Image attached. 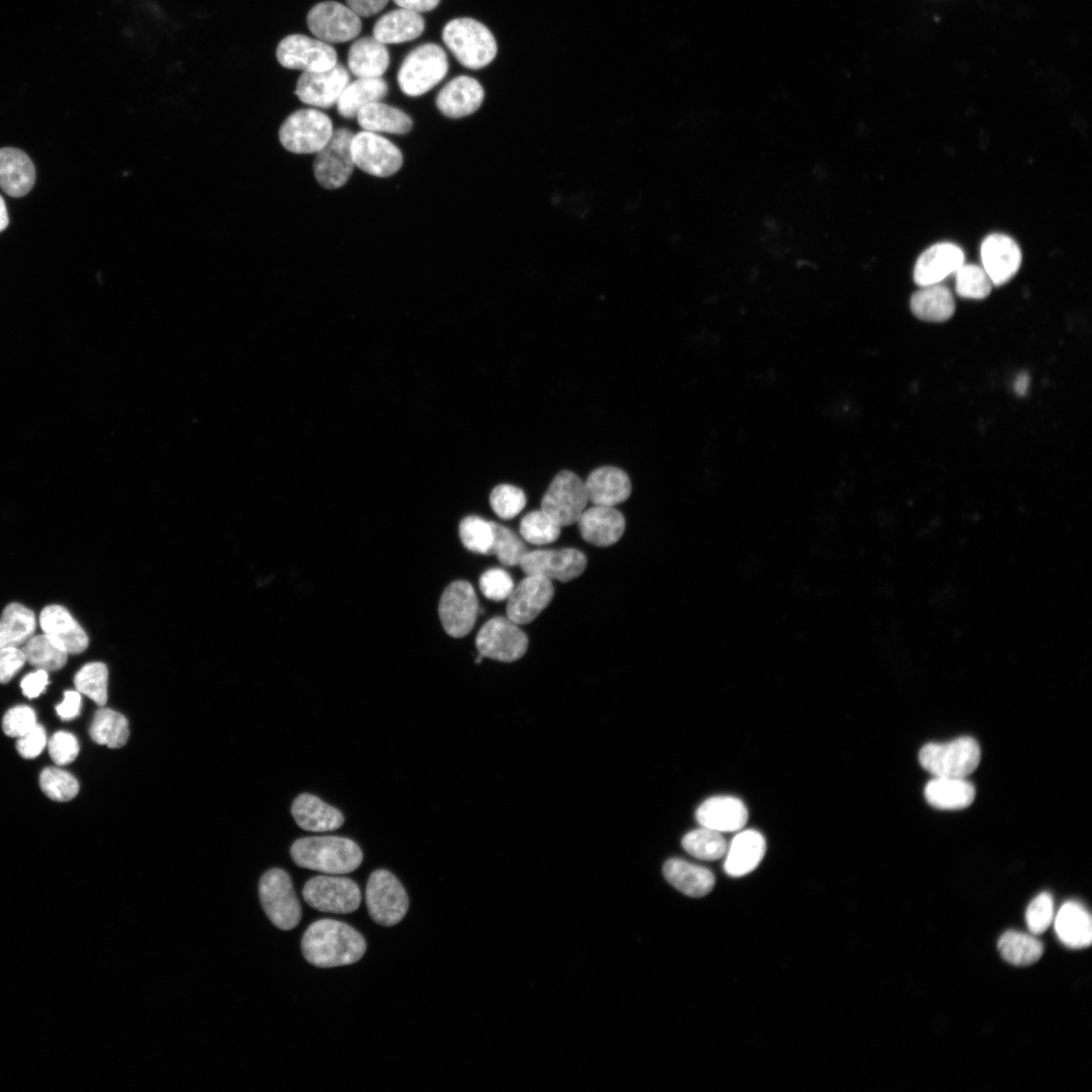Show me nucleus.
Returning a JSON list of instances; mask_svg holds the SVG:
<instances>
[{"instance_id":"412c9836","label":"nucleus","mask_w":1092,"mask_h":1092,"mask_svg":"<svg viewBox=\"0 0 1092 1092\" xmlns=\"http://www.w3.org/2000/svg\"><path fill=\"white\" fill-rule=\"evenodd\" d=\"M965 263L964 251L952 243H937L926 249L914 265L913 279L920 287L940 283Z\"/></svg>"},{"instance_id":"de8ad7c7","label":"nucleus","mask_w":1092,"mask_h":1092,"mask_svg":"<svg viewBox=\"0 0 1092 1092\" xmlns=\"http://www.w3.org/2000/svg\"><path fill=\"white\" fill-rule=\"evenodd\" d=\"M39 786L47 797L58 802L70 801L79 792L75 777L59 767L44 768L39 776Z\"/></svg>"},{"instance_id":"0e129e2a","label":"nucleus","mask_w":1092,"mask_h":1092,"mask_svg":"<svg viewBox=\"0 0 1092 1092\" xmlns=\"http://www.w3.org/2000/svg\"><path fill=\"white\" fill-rule=\"evenodd\" d=\"M9 216L4 198L0 195V233L7 229Z\"/></svg>"},{"instance_id":"8fccbe9b","label":"nucleus","mask_w":1092,"mask_h":1092,"mask_svg":"<svg viewBox=\"0 0 1092 1092\" xmlns=\"http://www.w3.org/2000/svg\"><path fill=\"white\" fill-rule=\"evenodd\" d=\"M489 503L499 518L509 520L524 510L527 498L521 488L512 484H499L492 489Z\"/></svg>"},{"instance_id":"6e6552de","label":"nucleus","mask_w":1092,"mask_h":1092,"mask_svg":"<svg viewBox=\"0 0 1092 1092\" xmlns=\"http://www.w3.org/2000/svg\"><path fill=\"white\" fill-rule=\"evenodd\" d=\"M365 899L370 917L382 926L397 924L408 909V897L403 886L393 874L383 869L370 875Z\"/></svg>"},{"instance_id":"1a4fd4ad","label":"nucleus","mask_w":1092,"mask_h":1092,"mask_svg":"<svg viewBox=\"0 0 1092 1092\" xmlns=\"http://www.w3.org/2000/svg\"><path fill=\"white\" fill-rule=\"evenodd\" d=\"M588 503L584 481L572 471H559L541 500L546 512L560 527L577 523Z\"/></svg>"},{"instance_id":"4c0bfd02","label":"nucleus","mask_w":1092,"mask_h":1092,"mask_svg":"<svg viewBox=\"0 0 1092 1092\" xmlns=\"http://www.w3.org/2000/svg\"><path fill=\"white\" fill-rule=\"evenodd\" d=\"M35 627V616L31 610L18 603L9 604L0 619V649L23 645L32 636Z\"/></svg>"},{"instance_id":"6e6d98bb","label":"nucleus","mask_w":1092,"mask_h":1092,"mask_svg":"<svg viewBox=\"0 0 1092 1092\" xmlns=\"http://www.w3.org/2000/svg\"><path fill=\"white\" fill-rule=\"evenodd\" d=\"M48 744L44 728L36 724L30 731L18 738L16 748L18 753L27 759L38 756Z\"/></svg>"},{"instance_id":"a211bd4d","label":"nucleus","mask_w":1092,"mask_h":1092,"mask_svg":"<svg viewBox=\"0 0 1092 1092\" xmlns=\"http://www.w3.org/2000/svg\"><path fill=\"white\" fill-rule=\"evenodd\" d=\"M586 564L587 560L582 552L574 548H564L528 551L520 566L528 575H540L550 580L566 582L579 576Z\"/></svg>"},{"instance_id":"c03bdc74","label":"nucleus","mask_w":1092,"mask_h":1092,"mask_svg":"<svg viewBox=\"0 0 1092 1092\" xmlns=\"http://www.w3.org/2000/svg\"><path fill=\"white\" fill-rule=\"evenodd\" d=\"M108 670L102 662H89L74 677L76 690L103 706L107 701Z\"/></svg>"},{"instance_id":"4be33fe9","label":"nucleus","mask_w":1092,"mask_h":1092,"mask_svg":"<svg viewBox=\"0 0 1092 1092\" xmlns=\"http://www.w3.org/2000/svg\"><path fill=\"white\" fill-rule=\"evenodd\" d=\"M483 99L482 85L470 76L461 75L442 87L436 97V106L449 118H461L474 113Z\"/></svg>"},{"instance_id":"a18cd8bd","label":"nucleus","mask_w":1092,"mask_h":1092,"mask_svg":"<svg viewBox=\"0 0 1092 1092\" xmlns=\"http://www.w3.org/2000/svg\"><path fill=\"white\" fill-rule=\"evenodd\" d=\"M561 527L543 510L528 513L520 523V534L531 544L543 545L557 540Z\"/></svg>"},{"instance_id":"49530a36","label":"nucleus","mask_w":1092,"mask_h":1092,"mask_svg":"<svg viewBox=\"0 0 1092 1092\" xmlns=\"http://www.w3.org/2000/svg\"><path fill=\"white\" fill-rule=\"evenodd\" d=\"M954 275L956 291L959 296L983 299L990 294L993 284L983 267L964 263Z\"/></svg>"},{"instance_id":"3c124183","label":"nucleus","mask_w":1092,"mask_h":1092,"mask_svg":"<svg viewBox=\"0 0 1092 1092\" xmlns=\"http://www.w3.org/2000/svg\"><path fill=\"white\" fill-rule=\"evenodd\" d=\"M1054 918V901L1048 892L1037 895L1028 905L1025 919L1028 929L1033 934L1044 932Z\"/></svg>"},{"instance_id":"f3484780","label":"nucleus","mask_w":1092,"mask_h":1092,"mask_svg":"<svg viewBox=\"0 0 1092 1092\" xmlns=\"http://www.w3.org/2000/svg\"><path fill=\"white\" fill-rule=\"evenodd\" d=\"M349 82L348 69L337 62L328 70L302 72L296 82L294 93L306 105L313 108H330L337 104Z\"/></svg>"},{"instance_id":"bb28decb","label":"nucleus","mask_w":1092,"mask_h":1092,"mask_svg":"<svg viewBox=\"0 0 1092 1092\" xmlns=\"http://www.w3.org/2000/svg\"><path fill=\"white\" fill-rule=\"evenodd\" d=\"M39 624L43 633L60 643L68 653H81L88 646L86 632L65 607H44L39 615Z\"/></svg>"},{"instance_id":"f704fd0d","label":"nucleus","mask_w":1092,"mask_h":1092,"mask_svg":"<svg viewBox=\"0 0 1092 1092\" xmlns=\"http://www.w3.org/2000/svg\"><path fill=\"white\" fill-rule=\"evenodd\" d=\"M356 118L363 130L379 134H405L413 127V120L407 113L381 101L363 107Z\"/></svg>"},{"instance_id":"5fc2aeb1","label":"nucleus","mask_w":1092,"mask_h":1092,"mask_svg":"<svg viewBox=\"0 0 1092 1092\" xmlns=\"http://www.w3.org/2000/svg\"><path fill=\"white\" fill-rule=\"evenodd\" d=\"M51 758L58 765L71 763L79 753L77 738L66 731H58L48 741Z\"/></svg>"},{"instance_id":"72a5a7b5","label":"nucleus","mask_w":1092,"mask_h":1092,"mask_svg":"<svg viewBox=\"0 0 1092 1092\" xmlns=\"http://www.w3.org/2000/svg\"><path fill=\"white\" fill-rule=\"evenodd\" d=\"M974 786L963 778L934 777L924 788V797L933 807L943 810L963 809L975 799Z\"/></svg>"},{"instance_id":"cd10ccee","label":"nucleus","mask_w":1092,"mask_h":1092,"mask_svg":"<svg viewBox=\"0 0 1092 1092\" xmlns=\"http://www.w3.org/2000/svg\"><path fill=\"white\" fill-rule=\"evenodd\" d=\"M765 849L766 842L759 831L746 829L738 832L725 853V873L733 878L749 874L759 864Z\"/></svg>"},{"instance_id":"e433bc0d","label":"nucleus","mask_w":1092,"mask_h":1092,"mask_svg":"<svg viewBox=\"0 0 1092 1092\" xmlns=\"http://www.w3.org/2000/svg\"><path fill=\"white\" fill-rule=\"evenodd\" d=\"M914 315L926 322H944L954 312L956 303L950 290L942 284L922 286L911 297Z\"/></svg>"},{"instance_id":"20e7f679","label":"nucleus","mask_w":1092,"mask_h":1092,"mask_svg":"<svg viewBox=\"0 0 1092 1092\" xmlns=\"http://www.w3.org/2000/svg\"><path fill=\"white\" fill-rule=\"evenodd\" d=\"M448 70L449 62L444 49L437 43L426 42L404 57L397 72V84L405 95L418 97L437 86Z\"/></svg>"},{"instance_id":"052dcab7","label":"nucleus","mask_w":1092,"mask_h":1092,"mask_svg":"<svg viewBox=\"0 0 1092 1092\" xmlns=\"http://www.w3.org/2000/svg\"><path fill=\"white\" fill-rule=\"evenodd\" d=\"M347 6H349L360 17H370L379 13L388 3L389 0H345Z\"/></svg>"},{"instance_id":"7ed1b4c3","label":"nucleus","mask_w":1092,"mask_h":1092,"mask_svg":"<svg viewBox=\"0 0 1092 1092\" xmlns=\"http://www.w3.org/2000/svg\"><path fill=\"white\" fill-rule=\"evenodd\" d=\"M442 39L455 59L472 70L490 64L497 53L491 31L471 17H457L448 21L443 27Z\"/></svg>"},{"instance_id":"9d476101","label":"nucleus","mask_w":1092,"mask_h":1092,"mask_svg":"<svg viewBox=\"0 0 1092 1092\" xmlns=\"http://www.w3.org/2000/svg\"><path fill=\"white\" fill-rule=\"evenodd\" d=\"M304 901L321 912L348 914L356 911L361 903V891L349 878L316 876L308 880L303 889Z\"/></svg>"},{"instance_id":"a878e982","label":"nucleus","mask_w":1092,"mask_h":1092,"mask_svg":"<svg viewBox=\"0 0 1092 1092\" xmlns=\"http://www.w3.org/2000/svg\"><path fill=\"white\" fill-rule=\"evenodd\" d=\"M35 167L29 156L18 148H0V187L9 196H25L33 188Z\"/></svg>"},{"instance_id":"ea45409f","label":"nucleus","mask_w":1092,"mask_h":1092,"mask_svg":"<svg viewBox=\"0 0 1092 1092\" xmlns=\"http://www.w3.org/2000/svg\"><path fill=\"white\" fill-rule=\"evenodd\" d=\"M26 662L36 669L54 671L61 669L67 662V650L47 634L31 636L21 648Z\"/></svg>"},{"instance_id":"dca6fc26","label":"nucleus","mask_w":1092,"mask_h":1092,"mask_svg":"<svg viewBox=\"0 0 1092 1092\" xmlns=\"http://www.w3.org/2000/svg\"><path fill=\"white\" fill-rule=\"evenodd\" d=\"M478 608L471 583L465 580L451 582L443 592L438 608L445 632L454 638L466 636L474 627Z\"/></svg>"},{"instance_id":"aec40b11","label":"nucleus","mask_w":1092,"mask_h":1092,"mask_svg":"<svg viewBox=\"0 0 1092 1092\" xmlns=\"http://www.w3.org/2000/svg\"><path fill=\"white\" fill-rule=\"evenodd\" d=\"M983 268L995 286L1007 283L1019 270L1022 255L1018 244L1009 236L991 234L981 245Z\"/></svg>"},{"instance_id":"09e8293b","label":"nucleus","mask_w":1092,"mask_h":1092,"mask_svg":"<svg viewBox=\"0 0 1092 1092\" xmlns=\"http://www.w3.org/2000/svg\"><path fill=\"white\" fill-rule=\"evenodd\" d=\"M493 527L494 539L491 554H494L498 561L506 566L520 565L523 557L528 552L522 539L505 526L493 523Z\"/></svg>"},{"instance_id":"f8f14e48","label":"nucleus","mask_w":1092,"mask_h":1092,"mask_svg":"<svg viewBox=\"0 0 1092 1092\" xmlns=\"http://www.w3.org/2000/svg\"><path fill=\"white\" fill-rule=\"evenodd\" d=\"M306 23L316 38L330 44L352 40L362 29L360 16L349 6L333 0L312 6Z\"/></svg>"},{"instance_id":"7c9ffc66","label":"nucleus","mask_w":1092,"mask_h":1092,"mask_svg":"<svg viewBox=\"0 0 1092 1092\" xmlns=\"http://www.w3.org/2000/svg\"><path fill=\"white\" fill-rule=\"evenodd\" d=\"M390 63L386 44L373 36L356 39L348 51L347 64L350 73L357 78H379Z\"/></svg>"},{"instance_id":"b1692460","label":"nucleus","mask_w":1092,"mask_h":1092,"mask_svg":"<svg viewBox=\"0 0 1092 1092\" xmlns=\"http://www.w3.org/2000/svg\"><path fill=\"white\" fill-rule=\"evenodd\" d=\"M576 524L581 537L600 547L615 544L625 531V518L614 507L593 506L582 512Z\"/></svg>"},{"instance_id":"423d86ee","label":"nucleus","mask_w":1092,"mask_h":1092,"mask_svg":"<svg viewBox=\"0 0 1092 1092\" xmlns=\"http://www.w3.org/2000/svg\"><path fill=\"white\" fill-rule=\"evenodd\" d=\"M329 115L316 108H302L290 113L278 131L282 147L293 154H316L334 132Z\"/></svg>"},{"instance_id":"864d4df0","label":"nucleus","mask_w":1092,"mask_h":1092,"mask_svg":"<svg viewBox=\"0 0 1092 1092\" xmlns=\"http://www.w3.org/2000/svg\"><path fill=\"white\" fill-rule=\"evenodd\" d=\"M34 711L28 706H16L6 712L2 728L6 735L19 738L36 725Z\"/></svg>"},{"instance_id":"37998d69","label":"nucleus","mask_w":1092,"mask_h":1092,"mask_svg":"<svg viewBox=\"0 0 1092 1092\" xmlns=\"http://www.w3.org/2000/svg\"><path fill=\"white\" fill-rule=\"evenodd\" d=\"M493 523L477 516L464 518L459 525V536L464 547L475 553L491 555Z\"/></svg>"},{"instance_id":"9b49d317","label":"nucleus","mask_w":1092,"mask_h":1092,"mask_svg":"<svg viewBox=\"0 0 1092 1092\" xmlns=\"http://www.w3.org/2000/svg\"><path fill=\"white\" fill-rule=\"evenodd\" d=\"M351 152L356 167L379 178L392 176L403 163L402 153L395 144L371 131L354 133Z\"/></svg>"},{"instance_id":"ddd939ff","label":"nucleus","mask_w":1092,"mask_h":1092,"mask_svg":"<svg viewBox=\"0 0 1092 1092\" xmlns=\"http://www.w3.org/2000/svg\"><path fill=\"white\" fill-rule=\"evenodd\" d=\"M354 133L348 128L335 129L326 146L316 153L313 175L326 189H337L350 179L355 164L351 152Z\"/></svg>"},{"instance_id":"0eeeda50","label":"nucleus","mask_w":1092,"mask_h":1092,"mask_svg":"<svg viewBox=\"0 0 1092 1092\" xmlns=\"http://www.w3.org/2000/svg\"><path fill=\"white\" fill-rule=\"evenodd\" d=\"M262 907L279 929L290 930L300 921L301 908L289 875L281 869L266 872L259 883Z\"/></svg>"},{"instance_id":"58836bf2","label":"nucleus","mask_w":1092,"mask_h":1092,"mask_svg":"<svg viewBox=\"0 0 1092 1092\" xmlns=\"http://www.w3.org/2000/svg\"><path fill=\"white\" fill-rule=\"evenodd\" d=\"M89 734L97 744L119 748L128 739V722L122 714L109 708H101L94 714Z\"/></svg>"},{"instance_id":"f257e3e1","label":"nucleus","mask_w":1092,"mask_h":1092,"mask_svg":"<svg viewBox=\"0 0 1092 1092\" xmlns=\"http://www.w3.org/2000/svg\"><path fill=\"white\" fill-rule=\"evenodd\" d=\"M301 951L304 959L317 968L341 967L361 960L366 951V941L360 932L345 922L321 919L303 933Z\"/></svg>"},{"instance_id":"5701e85b","label":"nucleus","mask_w":1092,"mask_h":1092,"mask_svg":"<svg viewBox=\"0 0 1092 1092\" xmlns=\"http://www.w3.org/2000/svg\"><path fill=\"white\" fill-rule=\"evenodd\" d=\"M702 827L718 832H736L747 822L748 811L741 800L732 796H715L705 800L696 811Z\"/></svg>"},{"instance_id":"4d7b16f0","label":"nucleus","mask_w":1092,"mask_h":1092,"mask_svg":"<svg viewBox=\"0 0 1092 1092\" xmlns=\"http://www.w3.org/2000/svg\"><path fill=\"white\" fill-rule=\"evenodd\" d=\"M26 662L22 649L5 647L0 649V684L8 682Z\"/></svg>"},{"instance_id":"bf43d9fd","label":"nucleus","mask_w":1092,"mask_h":1092,"mask_svg":"<svg viewBox=\"0 0 1092 1092\" xmlns=\"http://www.w3.org/2000/svg\"><path fill=\"white\" fill-rule=\"evenodd\" d=\"M82 698L78 691H67L63 701L56 707L62 720H71L80 714Z\"/></svg>"},{"instance_id":"39448f33","label":"nucleus","mask_w":1092,"mask_h":1092,"mask_svg":"<svg viewBox=\"0 0 1092 1092\" xmlns=\"http://www.w3.org/2000/svg\"><path fill=\"white\" fill-rule=\"evenodd\" d=\"M978 742L961 736L947 742H931L919 751L921 766L934 777L963 778L971 775L980 762Z\"/></svg>"},{"instance_id":"473e14b6","label":"nucleus","mask_w":1092,"mask_h":1092,"mask_svg":"<svg viewBox=\"0 0 1092 1092\" xmlns=\"http://www.w3.org/2000/svg\"><path fill=\"white\" fill-rule=\"evenodd\" d=\"M1056 932L1067 946L1083 948L1092 941V921L1084 906L1075 901L1063 904L1055 921Z\"/></svg>"},{"instance_id":"c85d7f7f","label":"nucleus","mask_w":1092,"mask_h":1092,"mask_svg":"<svg viewBox=\"0 0 1092 1092\" xmlns=\"http://www.w3.org/2000/svg\"><path fill=\"white\" fill-rule=\"evenodd\" d=\"M425 26L421 13L399 7L375 21L372 36L384 44L402 43L421 36Z\"/></svg>"},{"instance_id":"6ab92c4d","label":"nucleus","mask_w":1092,"mask_h":1092,"mask_svg":"<svg viewBox=\"0 0 1092 1092\" xmlns=\"http://www.w3.org/2000/svg\"><path fill=\"white\" fill-rule=\"evenodd\" d=\"M553 596L550 579L527 574L507 599V617L518 625L529 624L550 604Z\"/></svg>"},{"instance_id":"13d9d810","label":"nucleus","mask_w":1092,"mask_h":1092,"mask_svg":"<svg viewBox=\"0 0 1092 1092\" xmlns=\"http://www.w3.org/2000/svg\"><path fill=\"white\" fill-rule=\"evenodd\" d=\"M48 684V671L43 669H36L35 671L26 674L22 678L20 682V688L25 697H27L28 699H33L44 692Z\"/></svg>"},{"instance_id":"4468645a","label":"nucleus","mask_w":1092,"mask_h":1092,"mask_svg":"<svg viewBox=\"0 0 1092 1092\" xmlns=\"http://www.w3.org/2000/svg\"><path fill=\"white\" fill-rule=\"evenodd\" d=\"M482 657L512 662L520 659L528 649V637L518 624L508 617H494L478 631L475 639Z\"/></svg>"},{"instance_id":"c9c22d12","label":"nucleus","mask_w":1092,"mask_h":1092,"mask_svg":"<svg viewBox=\"0 0 1092 1092\" xmlns=\"http://www.w3.org/2000/svg\"><path fill=\"white\" fill-rule=\"evenodd\" d=\"M388 93V85L382 78H357L350 81L342 92L336 106L345 118H354L370 103L381 101Z\"/></svg>"},{"instance_id":"c756f323","label":"nucleus","mask_w":1092,"mask_h":1092,"mask_svg":"<svg viewBox=\"0 0 1092 1092\" xmlns=\"http://www.w3.org/2000/svg\"><path fill=\"white\" fill-rule=\"evenodd\" d=\"M291 813L300 828L312 832L336 830L344 823V816L337 808L308 793L295 798Z\"/></svg>"},{"instance_id":"2eb2a0df","label":"nucleus","mask_w":1092,"mask_h":1092,"mask_svg":"<svg viewBox=\"0 0 1092 1092\" xmlns=\"http://www.w3.org/2000/svg\"><path fill=\"white\" fill-rule=\"evenodd\" d=\"M336 50L316 37L293 33L280 40L276 49L279 64L302 72L328 70L338 62Z\"/></svg>"},{"instance_id":"603ef678","label":"nucleus","mask_w":1092,"mask_h":1092,"mask_svg":"<svg viewBox=\"0 0 1092 1092\" xmlns=\"http://www.w3.org/2000/svg\"><path fill=\"white\" fill-rule=\"evenodd\" d=\"M514 587L511 575L502 568L488 569L479 577V588L482 595L491 601L507 600Z\"/></svg>"},{"instance_id":"e2e57ef3","label":"nucleus","mask_w":1092,"mask_h":1092,"mask_svg":"<svg viewBox=\"0 0 1092 1092\" xmlns=\"http://www.w3.org/2000/svg\"><path fill=\"white\" fill-rule=\"evenodd\" d=\"M1029 377L1027 374H1020L1014 383V390L1017 394L1022 395L1026 392L1028 387Z\"/></svg>"},{"instance_id":"393cba45","label":"nucleus","mask_w":1092,"mask_h":1092,"mask_svg":"<svg viewBox=\"0 0 1092 1092\" xmlns=\"http://www.w3.org/2000/svg\"><path fill=\"white\" fill-rule=\"evenodd\" d=\"M588 502L594 506L615 507L631 494L632 485L628 474L615 466H602L593 470L584 481Z\"/></svg>"},{"instance_id":"f03ea898","label":"nucleus","mask_w":1092,"mask_h":1092,"mask_svg":"<svg viewBox=\"0 0 1092 1092\" xmlns=\"http://www.w3.org/2000/svg\"><path fill=\"white\" fill-rule=\"evenodd\" d=\"M290 854L298 867L329 875L351 873L363 860V852L355 841L333 835L299 838L291 845Z\"/></svg>"},{"instance_id":"2f4dec72","label":"nucleus","mask_w":1092,"mask_h":1092,"mask_svg":"<svg viewBox=\"0 0 1092 1092\" xmlns=\"http://www.w3.org/2000/svg\"><path fill=\"white\" fill-rule=\"evenodd\" d=\"M663 875L675 889L695 898L706 896L715 885V877L709 869L680 858L668 859L663 866Z\"/></svg>"},{"instance_id":"79ce46f5","label":"nucleus","mask_w":1092,"mask_h":1092,"mask_svg":"<svg viewBox=\"0 0 1092 1092\" xmlns=\"http://www.w3.org/2000/svg\"><path fill=\"white\" fill-rule=\"evenodd\" d=\"M684 849L704 860H717L726 853L728 844L718 831L702 827L688 832L681 839Z\"/></svg>"},{"instance_id":"680f3d73","label":"nucleus","mask_w":1092,"mask_h":1092,"mask_svg":"<svg viewBox=\"0 0 1092 1092\" xmlns=\"http://www.w3.org/2000/svg\"><path fill=\"white\" fill-rule=\"evenodd\" d=\"M393 2L400 8L423 13L434 10L441 0H393Z\"/></svg>"},{"instance_id":"a19ab883","label":"nucleus","mask_w":1092,"mask_h":1092,"mask_svg":"<svg viewBox=\"0 0 1092 1092\" xmlns=\"http://www.w3.org/2000/svg\"><path fill=\"white\" fill-rule=\"evenodd\" d=\"M997 945L1006 962L1020 967L1037 962L1043 952V945L1038 939L1014 930L1003 933Z\"/></svg>"}]
</instances>
